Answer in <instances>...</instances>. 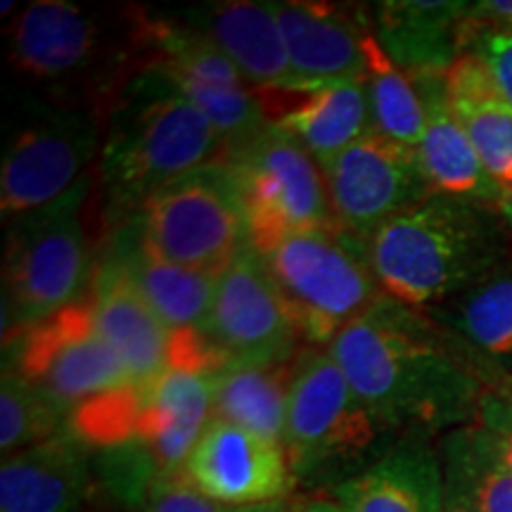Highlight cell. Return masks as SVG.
<instances>
[{
    "label": "cell",
    "mask_w": 512,
    "mask_h": 512,
    "mask_svg": "<svg viewBox=\"0 0 512 512\" xmlns=\"http://www.w3.org/2000/svg\"><path fill=\"white\" fill-rule=\"evenodd\" d=\"M384 430L456 427L477 418L482 370L422 311L384 297L328 347Z\"/></svg>",
    "instance_id": "cell-1"
},
{
    "label": "cell",
    "mask_w": 512,
    "mask_h": 512,
    "mask_svg": "<svg viewBox=\"0 0 512 512\" xmlns=\"http://www.w3.org/2000/svg\"><path fill=\"white\" fill-rule=\"evenodd\" d=\"M8 60L36 98L107 119L128 83L155 62V12L36 0L12 17Z\"/></svg>",
    "instance_id": "cell-2"
},
{
    "label": "cell",
    "mask_w": 512,
    "mask_h": 512,
    "mask_svg": "<svg viewBox=\"0 0 512 512\" xmlns=\"http://www.w3.org/2000/svg\"><path fill=\"white\" fill-rule=\"evenodd\" d=\"M226 140L157 67L128 83L105 119L98 195L107 228L133 221L145 202L178 178L221 164Z\"/></svg>",
    "instance_id": "cell-3"
},
{
    "label": "cell",
    "mask_w": 512,
    "mask_h": 512,
    "mask_svg": "<svg viewBox=\"0 0 512 512\" xmlns=\"http://www.w3.org/2000/svg\"><path fill=\"white\" fill-rule=\"evenodd\" d=\"M389 299L430 311L512 261V238L489 204L432 192L387 221L366 245Z\"/></svg>",
    "instance_id": "cell-4"
},
{
    "label": "cell",
    "mask_w": 512,
    "mask_h": 512,
    "mask_svg": "<svg viewBox=\"0 0 512 512\" xmlns=\"http://www.w3.org/2000/svg\"><path fill=\"white\" fill-rule=\"evenodd\" d=\"M105 228L98 164L60 200L10 221L3 259L5 344L86 302Z\"/></svg>",
    "instance_id": "cell-5"
},
{
    "label": "cell",
    "mask_w": 512,
    "mask_h": 512,
    "mask_svg": "<svg viewBox=\"0 0 512 512\" xmlns=\"http://www.w3.org/2000/svg\"><path fill=\"white\" fill-rule=\"evenodd\" d=\"M256 252L309 344L330 347L339 332L387 297L368 264L366 245L335 226L299 230Z\"/></svg>",
    "instance_id": "cell-6"
},
{
    "label": "cell",
    "mask_w": 512,
    "mask_h": 512,
    "mask_svg": "<svg viewBox=\"0 0 512 512\" xmlns=\"http://www.w3.org/2000/svg\"><path fill=\"white\" fill-rule=\"evenodd\" d=\"M128 223L145 252L211 275H221L252 245L238 183L223 162L166 185Z\"/></svg>",
    "instance_id": "cell-7"
},
{
    "label": "cell",
    "mask_w": 512,
    "mask_h": 512,
    "mask_svg": "<svg viewBox=\"0 0 512 512\" xmlns=\"http://www.w3.org/2000/svg\"><path fill=\"white\" fill-rule=\"evenodd\" d=\"M105 117L29 93L5 145L0 209L5 223L67 195L98 164Z\"/></svg>",
    "instance_id": "cell-8"
},
{
    "label": "cell",
    "mask_w": 512,
    "mask_h": 512,
    "mask_svg": "<svg viewBox=\"0 0 512 512\" xmlns=\"http://www.w3.org/2000/svg\"><path fill=\"white\" fill-rule=\"evenodd\" d=\"M382 432L330 351L311 349L297 358L285 430L294 477H325L358 463Z\"/></svg>",
    "instance_id": "cell-9"
},
{
    "label": "cell",
    "mask_w": 512,
    "mask_h": 512,
    "mask_svg": "<svg viewBox=\"0 0 512 512\" xmlns=\"http://www.w3.org/2000/svg\"><path fill=\"white\" fill-rule=\"evenodd\" d=\"M223 164L238 183L254 249L299 230L335 226L323 169L275 124L230 150Z\"/></svg>",
    "instance_id": "cell-10"
},
{
    "label": "cell",
    "mask_w": 512,
    "mask_h": 512,
    "mask_svg": "<svg viewBox=\"0 0 512 512\" xmlns=\"http://www.w3.org/2000/svg\"><path fill=\"white\" fill-rule=\"evenodd\" d=\"M15 370L43 389L64 413L128 387L124 363L95 328L86 302L22 332Z\"/></svg>",
    "instance_id": "cell-11"
},
{
    "label": "cell",
    "mask_w": 512,
    "mask_h": 512,
    "mask_svg": "<svg viewBox=\"0 0 512 512\" xmlns=\"http://www.w3.org/2000/svg\"><path fill=\"white\" fill-rule=\"evenodd\" d=\"M335 228L368 245L384 223L432 195L413 150L370 131L323 166Z\"/></svg>",
    "instance_id": "cell-12"
},
{
    "label": "cell",
    "mask_w": 512,
    "mask_h": 512,
    "mask_svg": "<svg viewBox=\"0 0 512 512\" xmlns=\"http://www.w3.org/2000/svg\"><path fill=\"white\" fill-rule=\"evenodd\" d=\"M207 339L233 363H285L299 347V328L261 254L249 245L219 275Z\"/></svg>",
    "instance_id": "cell-13"
},
{
    "label": "cell",
    "mask_w": 512,
    "mask_h": 512,
    "mask_svg": "<svg viewBox=\"0 0 512 512\" xmlns=\"http://www.w3.org/2000/svg\"><path fill=\"white\" fill-rule=\"evenodd\" d=\"M292 64L287 95L316 93L320 88L366 76V36L375 31L373 15L358 5L290 0L273 3Z\"/></svg>",
    "instance_id": "cell-14"
},
{
    "label": "cell",
    "mask_w": 512,
    "mask_h": 512,
    "mask_svg": "<svg viewBox=\"0 0 512 512\" xmlns=\"http://www.w3.org/2000/svg\"><path fill=\"white\" fill-rule=\"evenodd\" d=\"M183 472L204 496L226 508L283 501L294 475L283 446L211 418Z\"/></svg>",
    "instance_id": "cell-15"
},
{
    "label": "cell",
    "mask_w": 512,
    "mask_h": 512,
    "mask_svg": "<svg viewBox=\"0 0 512 512\" xmlns=\"http://www.w3.org/2000/svg\"><path fill=\"white\" fill-rule=\"evenodd\" d=\"M181 22L223 50L261 98L290 91L292 64L273 3H204L185 10Z\"/></svg>",
    "instance_id": "cell-16"
},
{
    "label": "cell",
    "mask_w": 512,
    "mask_h": 512,
    "mask_svg": "<svg viewBox=\"0 0 512 512\" xmlns=\"http://www.w3.org/2000/svg\"><path fill=\"white\" fill-rule=\"evenodd\" d=\"M86 306L133 384H147L169 370L174 332L128 283L112 256H100Z\"/></svg>",
    "instance_id": "cell-17"
},
{
    "label": "cell",
    "mask_w": 512,
    "mask_h": 512,
    "mask_svg": "<svg viewBox=\"0 0 512 512\" xmlns=\"http://www.w3.org/2000/svg\"><path fill=\"white\" fill-rule=\"evenodd\" d=\"M427 107V124L415 157L432 192L494 207L501 188L479 159L451 105H448L446 72L411 74Z\"/></svg>",
    "instance_id": "cell-18"
},
{
    "label": "cell",
    "mask_w": 512,
    "mask_h": 512,
    "mask_svg": "<svg viewBox=\"0 0 512 512\" xmlns=\"http://www.w3.org/2000/svg\"><path fill=\"white\" fill-rule=\"evenodd\" d=\"M214 418V375L169 368L143 384L138 444L159 472L183 470L202 432Z\"/></svg>",
    "instance_id": "cell-19"
},
{
    "label": "cell",
    "mask_w": 512,
    "mask_h": 512,
    "mask_svg": "<svg viewBox=\"0 0 512 512\" xmlns=\"http://www.w3.org/2000/svg\"><path fill=\"white\" fill-rule=\"evenodd\" d=\"M88 448L69 432L5 458L0 512H81L91 484Z\"/></svg>",
    "instance_id": "cell-20"
},
{
    "label": "cell",
    "mask_w": 512,
    "mask_h": 512,
    "mask_svg": "<svg viewBox=\"0 0 512 512\" xmlns=\"http://www.w3.org/2000/svg\"><path fill=\"white\" fill-rule=\"evenodd\" d=\"M347 512H448L441 460L420 441H401L335 489Z\"/></svg>",
    "instance_id": "cell-21"
},
{
    "label": "cell",
    "mask_w": 512,
    "mask_h": 512,
    "mask_svg": "<svg viewBox=\"0 0 512 512\" xmlns=\"http://www.w3.org/2000/svg\"><path fill=\"white\" fill-rule=\"evenodd\" d=\"M472 3L403 0L373 10L375 36L387 55L408 74L448 72L463 53V29Z\"/></svg>",
    "instance_id": "cell-22"
},
{
    "label": "cell",
    "mask_w": 512,
    "mask_h": 512,
    "mask_svg": "<svg viewBox=\"0 0 512 512\" xmlns=\"http://www.w3.org/2000/svg\"><path fill=\"white\" fill-rule=\"evenodd\" d=\"M114 247L107 252L126 280L171 332H207L219 275L190 271L157 259L140 247L131 223L117 228Z\"/></svg>",
    "instance_id": "cell-23"
},
{
    "label": "cell",
    "mask_w": 512,
    "mask_h": 512,
    "mask_svg": "<svg viewBox=\"0 0 512 512\" xmlns=\"http://www.w3.org/2000/svg\"><path fill=\"white\" fill-rule=\"evenodd\" d=\"M439 460L448 512H512V467L482 422L448 432Z\"/></svg>",
    "instance_id": "cell-24"
},
{
    "label": "cell",
    "mask_w": 512,
    "mask_h": 512,
    "mask_svg": "<svg viewBox=\"0 0 512 512\" xmlns=\"http://www.w3.org/2000/svg\"><path fill=\"white\" fill-rule=\"evenodd\" d=\"M448 105L501 190L512 188V105L496 91L482 62L460 53L446 72Z\"/></svg>",
    "instance_id": "cell-25"
},
{
    "label": "cell",
    "mask_w": 512,
    "mask_h": 512,
    "mask_svg": "<svg viewBox=\"0 0 512 512\" xmlns=\"http://www.w3.org/2000/svg\"><path fill=\"white\" fill-rule=\"evenodd\" d=\"M316 159L320 169L373 131L363 79L297 95L273 121Z\"/></svg>",
    "instance_id": "cell-26"
},
{
    "label": "cell",
    "mask_w": 512,
    "mask_h": 512,
    "mask_svg": "<svg viewBox=\"0 0 512 512\" xmlns=\"http://www.w3.org/2000/svg\"><path fill=\"white\" fill-rule=\"evenodd\" d=\"M425 316L456 339L472 361L512 366V261Z\"/></svg>",
    "instance_id": "cell-27"
},
{
    "label": "cell",
    "mask_w": 512,
    "mask_h": 512,
    "mask_svg": "<svg viewBox=\"0 0 512 512\" xmlns=\"http://www.w3.org/2000/svg\"><path fill=\"white\" fill-rule=\"evenodd\" d=\"M297 358L285 363H233L214 375V418L285 448L287 406Z\"/></svg>",
    "instance_id": "cell-28"
},
{
    "label": "cell",
    "mask_w": 512,
    "mask_h": 512,
    "mask_svg": "<svg viewBox=\"0 0 512 512\" xmlns=\"http://www.w3.org/2000/svg\"><path fill=\"white\" fill-rule=\"evenodd\" d=\"M366 50V76L363 86L368 95L370 126L373 133L389 143L413 150L418 147L427 124V107L415 86L413 76L396 64L380 46L375 31L363 43Z\"/></svg>",
    "instance_id": "cell-29"
},
{
    "label": "cell",
    "mask_w": 512,
    "mask_h": 512,
    "mask_svg": "<svg viewBox=\"0 0 512 512\" xmlns=\"http://www.w3.org/2000/svg\"><path fill=\"white\" fill-rule=\"evenodd\" d=\"M67 432V413L15 368L0 382V451L5 458Z\"/></svg>",
    "instance_id": "cell-30"
},
{
    "label": "cell",
    "mask_w": 512,
    "mask_h": 512,
    "mask_svg": "<svg viewBox=\"0 0 512 512\" xmlns=\"http://www.w3.org/2000/svg\"><path fill=\"white\" fill-rule=\"evenodd\" d=\"M463 53H470L482 62L496 91L512 105V31L472 22L467 17Z\"/></svg>",
    "instance_id": "cell-31"
},
{
    "label": "cell",
    "mask_w": 512,
    "mask_h": 512,
    "mask_svg": "<svg viewBox=\"0 0 512 512\" xmlns=\"http://www.w3.org/2000/svg\"><path fill=\"white\" fill-rule=\"evenodd\" d=\"M131 508L133 512H233L204 496L183 470L157 472Z\"/></svg>",
    "instance_id": "cell-32"
},
{
    "label": "cell",
    "mask_w": 512,
    "mask_h": 512,
    "mask_svg": "<svg viewBox=\"0 0 512 512\" xmlns=\"http://www.w3.org/2000/svg\"><path fill=\"white\" fill-rule=\"evenodd\" d=\"M477 420L498 437L503 456L512 467V389L503 392H486Z\"/></svg>",
    "instance_id": "cell-33"
},
{
    "label": "cell",
    "mask_w": 512,
    "mask_h": 512,
    "mask_svg": "<svg viewBox=\"0 0 512 512\" xmlns=\"http://www.w3.org/2000/svg\"><path fill=\"white\" fill-rule=\"evenodd\" d=\"M470 19L479 24H489V27L512 31V0H482V3H472Z\"/></svg>",
    "instance_id": "cell-34"
},
{
    "label": "cell",
    "mask_w": 512,
    "mask_h": 512,
    "mask_svg": "<svg viewBox=\"0 0 512 512\" xmlns=\"http://www.w3.org/2000/svg\"><path fill=\"white\" fill-rule=\"evenodd\" d=\"M496 214L501 216L505 230H508V235L512 238V188L510 190H503L501 197H498V202L494 204Z\"/></svg>",
    "instance_id": "cell-35"
},
{
    "label": "cell",
    "mask_w": 512,
    "mask_h": 512,
    "mask_svg": "<svg viewBox=\"0 0 512 512\" xmlns=\"http://www.w3.org/2000/svg\"><path fill=\"white\" fill-rule=\"evenodd\" d=\"M233 512H297V508H292V505L283 498V501L249 505V508H233Z\"/></svg>",
    "instance_id": "cell-36"
},
{
    "label": "cell",
    "mask_w": 512,
    "mask_h": 512,
    "mask_svg": "<svg viewBox=\"0 0 512 512\" xmlns=\"http://www.w3.org/2000/svg\"><path fill=\"white\" fill-rule=\"evenodd\" d=\"M297 512H347L339 505L337 501H309L302 508H297Z\"/></svg>",
    "instance_id": "cell-37"
}]
</instances>
